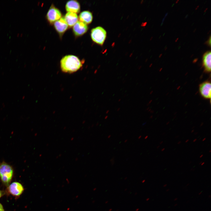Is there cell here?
<instances>
[{"label": "cell", "instance_id": "cell-1", "mask_svg": "<svg viewBox=\"0 0 211 211\" xmlns=\"http://www.w3.org/2000/svg\"><path fill=\"white\" fill-rule=\"evenodd\" d=\"M83 63L75 56L67 55L63 57L60 62L62 71L65 73L71 74L76 72L82 67Z\"/></svg>", "mask_w": 211, "mask_h": 211}, {"label": "cell", "instance_id": "cell-2", "mask_svg": "<svg viewBox=\"0 0 211 211\" xmlns=\"http://www.w3.org/2000/svg\"><path fill=\"white\" fill-rule=\"evenodd\" d=\"M12 168L8 164L2 163L0 164V178L5 185L8 186L11 182L13 175Z\"/></svg>", "mask_w": 211, "mask_h": 211}, {"label": "cell", "instance_id": "cell-3", "mask_svg": "<svg viewBox=\"0 0 211 211\" xmlns=\"http://www.w3.org/2000/svg\"><path fill=\"white\" fill-rule=\"evenodd\" d=\"M106 36V32L102 27L98 26L91 30V36L92 40L95 42L102 45Z\"/></svg>", "mask_w": 211, "mask_h": 211}, {"label": "cell", "instance_id": "cell-4", "mask_svg": "<svg viewBox=\"0 0 211 211\" xmlns=\"http://www.w3.org/2000/svg\"><path fill=\"white\" fill-rule=\"evenodd\" d=\"M211 83L209 81H205L199 85V91L201 96L207 99H211Z\"/></svg>", "mask_w": 211, "mask_h": 211}, {"label": "cell", "instance_id": "cell-5", "mask_svg": "<svg viewBox=\"0 0 211 211\" xmlns=\"http://www.w3.org/2000/svg\"><path fill=\"white\" fill-rule=\"evenodd\" d=\"M61 16V13L59 10L52 5L48 10L47 15V19L50 23L60 19Z\"/></svg>", "mask_w": 211, "mask_h": 211}, {"label": "cell", "instance_id": "cell-6", "mask_svg": "<svg viewBox=\"0 0 211 211\" xmlns=\"http://www.w3.org/2000/svg\"><path fill=\"white\" fill-rule=\"evenodd\" d=\"M8 190L11 195L15 196H19L23 192L24 188L19 183L14 182L9 185Z\"/></svg>", "mask_w": 211, "mask_h": 211}, {"label": "cell", "instance_id": "cell-7", "mask_svg": "<svg viewBox=\"0 0 211 211\" xmlns=\"http://www.w3.org/2000/svg\"><path fill=\"white\" fill-rule=\"evenodd\" d=\"M88 29L87 25L80 21H77L74 25L73 31L75 35L79 36L86 33Z\"/></svg>", "mask_w": 211, "mask_h": 211}, {"label": "cell", "instance_id": "cell-8", "mask_svg": "<svg viewBox=\"0 0 211 211\" xmlns=\"http://www.w3.org/2000/svg\"><path fill=\"white\" fill-rule=\"evenodd\" d=\"M202 65L204 72L206 73L211 72V51H208L203 55L202 59Z\"/></svg>", "mask_w": 211, "mask_h": 211}, {"label": "cell", "instance_id": "cell-9", "mask_svg": "<svg viewBox=\"0 0 211 211\" xmlns=\"http://www.w3.org/2000/svg\"><path fill=\"white\" fill-rule=\"evenodd\" d=\"M54 25L56 30L60 35L64 33L68 27V25L63 17L55 22Z\"/></svg>", "mask_w": 211, "mask_h": 211}, {"label": "cell", "instance_id": "cell-10", "mask_svg": "<svg viewBox=\"0 0 211 211\" xmlns=\"http://www.w3.org/2000/svg\"><path fill=\"white\" fill-rule=\"evenodd\" d=\"M66 9L68 12H72L76 13L80 11V5L77 1L70 0L68 1L66 4Z\"/></svg>", "mask_w": 211, "mask_h": 211}, {"label": "cell", "instance_id": "cell-11", "mask_svg": "<svg viewBox=\"0 0 211 211\" xmlns=\"http://www.w3.org/2000/svg\"><path fill=\"white\" fill-rule=\"evenodd\" d=\"M67 24L72 27L77 22L78 17L77 14L74 13L68 12L65 15L64 18Z\"/></svg>", "mask_w": 211, "mask_h": 211}, {"label": "cell", "instance_id": "cell-12", "mask_svg": "<svg viewBox=\"0 0 211 211\" xmlns=\"http://www.w3.org/2000/svg\"><path fill=\"white\" fill-rule=\"evenodd\" d=\"M80 21L85 23L89 24L92 21L93 16L92 13L87 11H84L80 13L79 16Z\"/></svg>", "mask_w": 211, "mask_h": 211}, {"label": "cell", "instance_id": "cell-13", "mask_svg": "<svg viewBox=\"0 0 211 211\" xmlns=\"http://www.w3.org/2000/svg\"><path fill=\"white\" fill-rule=\"evenodd\" d=\"M4 209L2 205L0 203V211H4Z\"/></svg>", "mask_w": 211, "mask_h": 211}, {"label": "cell", "instance_id": "cell-14", "mask_svg": "<svg viewBox=\"0 0 211 211\" xmlns=\"http://www.w3.org/2000/svg\"><path fill=\"white\" fill-rule=\"evenodd\" d=\"M211 42V39H210V38H209V40H208L207 41V43L209 45H210V44H211V42Z\"/></svg>", "mask_w": 211, "mask_h": 211}, {"label": "cell", "instance_id": "cell-15", "mask_svg": "<svg viewBox=\"0 0 211 211\" xmlns=\"http://www.w3.org/2000/svg\"><path fill=\"white\" fill-rule=\"evenodd\" d=\"M2 192H1V190H0V198L2 196Z\"/></svg>", "mask_w": 211, "mask_h": 211}, {"label": "cell", "instance_id": "cell-16", "mask_svg": "<svg viewBox=\"0 0 211 211\" xmlns=\"http://www.w3.org/2000/svg\"><path fill=\"white\" fill-rule=\"evenodd\" d=\"M181 141H179L178 142L177 144H180L181 143Z\"/></svg>", "mask_w": 211, "mask_h": 211}, {"label": "cell", "instance_id": "cell-17", "mask_svg": "<svg viewBox=\"0 0 211 211\" xmlns=\"http://www.w3.org/2000/svg\"><path fill=\"white\" fill-rule=\"evenodd\" d=\"M197 140V139H196V138H195V139H194V140H193V142H195Z\"/></svg>", "mask_w": 211, "mask_h": 211}, {"label": "cell", "instance_id": "cell-18", "mask_svg": "<svg viewBox=\"0 0 211 211\" xmlns=\"http://www.w3.org/2000/svg\"><path fill=\"white\" fill-rule=\"evenodd\" d=\"M109 112V110H108L106 111V114H108V113Z\"/></svg>", "mask_w": 211, "mask_h": 211}, {"label": "cell", "instance_id": "cell-19", "mask_svg": "<svg viewBox=\"0 0 211 211\" xmlns=\"http://www.w3.org/2000/svg\"><path fill=\"white\" fill-rule=\"evenodd\" d=\"M165 149L164 148H163L161 149V151H163L165 150Z\"/></svg>", "mask_w": 211, "mask_h": 211}, {"label": "cell", "instance_id": "cell-20", "mask_svg": "<svg viewBox=\"0 0 211 211\" xmlns=\"http://www.w3.org/2000/svg\"><path fill=\"white\" fill-rule=\"evenodd\" d=\"M206 139V138H205V137L204 138H203V139L202 141H205V140Z\"/></svg>", "mask_w": 211, "mask_h": 211}, {"label": "cell", "instance_id": "cell-21", "mask_svg": "<svg viewBox=\"0 0 211 211\" xmlns=\"http://www.w3.org/2000/svg\"><path fill=\"white\" fill-rule=\"evenodd\" d=\"M204 164H205V162H202V164H201V165H204Z\"/></svg>", "mask_w": 211, "mask_h": 211}, {"label": "cell", "instance_id": "cell-22", "mask_svg": "<svg viewBox=\"0 0 211 211\" xmlns=\"http://www.w3.org/2000/svg\"><path fill=\"white\" fill-rule=\"evenodd\" d=\"M203 154L201 155L200 156V158H202V157H203Z\"/></svg>", "mask_w": 211, "mask_h": 211}, {"label": "cell", "instance_id": "cell-23", "mask_svg": "<svg viewBox=\"0 0 211 211\" xmlns=\"http://www.w3.org/2000/svg\"><path fill=\"white\" fill-rule=\"evenodd\" d=\"M194 170H195V169H192H192H191L190 171H194Z\"/></svg>", "mask_w": 211, "mask_h": 211}, {"label": "cell", "instance_id": "cell-24", "mask_svg": "<svg viewBox=\"0 0 211 211\" xmlns=\"http://www.w3.org/2000/svg\"><path fill=\"white\" fill-rule=\"evenodd\" d=\"M120 110V108H118L117 109V111H119Z\"/></svg>", "mask_w": 211, "mask_h": 211}, {"label": "cell", "instance_id": "cell-25", "mask_svg": "<svg viewBox=\"0 0 211 211\" xmlns=\"http://www.w3.org/2000/svg\"><path fill=\"white\" fill-rule=\"evenodd\" d=\"M188 141H189V139H188L185 142L186 143V142H188Z\"/></svg>", "mask_w": 211, "mask_h": 211}, {"label": "cell", "instance_id": "cell-26", "mask_svg": "<svg viewBox=\"0 0 211 211\" xmlns=\"http://www.w3.org/2000/svg\"><path fill=\"white\" fill-rule=\"evenodd\" d=\"M194 130L193 129V130H192V131H191V132L193 133L194 132Z\"/></svg>", "mask_w": 211, "mask_h": 211}, {"label": "cell", "instance_id": "cell-27", "mask_svg": "<svg viewBox=\"0 0 211 211\" xmlns=\"http://www.w3.org/2000/svg\"><path fill=\"white\" fill-rule=\"evenodd\" d=\"M198 133V132H195V133L194 135H197Z\"/></svg>", "mask_w": 211, "mask_h": 211}, {"label": "cell", "instance_id": "cell-28", "mask_svg": "<svg viewBox=\"0 0 211 211\" xmlns=\"http://www.w3.org/2000/svg\"><path fill=\"white\" fill-rule=\"evenodd\" d=\"M179 135H177V136H176V137H175V138H177L179 137Z\"/></svg>", "mask_w": 211, "mask_h": 211}, {"label": "cell", "instance_id": "cell-29", "mask_svg": "<svg viewBox=\"0 0 211 211\" xmlns=\"http://www.w3.org/2000/svg\"><path fill=\"white\" fill-rule=\"evenodd\" d=\"M163 141H161V142L160 143V144H162L163 143Z\"/></svg>", "mask_w": 211, "mask_h": 211}, {"label": "cell", "instance_id": "cell-30", "mask_svg": "<svg viewBox=\"0 0 211 211\" xmlns=\"http://www.w3.org/2000/svg\"><path fill=\"white\" fill-rule=\"evenodd\" d=\"M108 117V116H106L105 118V119H106Z\"/></svg>", "mask_w": 211, "mask_h": 211}, {"label": "cell", "instance_id": "cell-31", "mask_svg": "<svg viewBox=\"0 0 211 211\" xmlns=\"http://www.w3.org/2000/svg\"><path fill=\"white\" fill-rule=\"evenodd\" d=\"M166 186H167V184H165L164 185V186H164V187H166Z\"/></svg>", "mask_w": 211, "mask_h": 211}, {"label": "cell", "instance_id": "cell-32", "mask_svg": "<svg viewBox=\"0 0 211 211\" xmlns=\"http://www.w3.org/2000/svg\"><path fill=\"white\" fill-rule=\"evenodd\" d=\"M177 198H175L174 199V201H176V200H177Z\"/></svg>", "mask_w": 211, "mask_h": 211}, {"label": "cell", "instance_id": "cell-33", "mask_svg": "<svg viewBox=\"0 0 211 211\" xmlns=\"http://www.w3.org/2000/svg\"><path fill=\"white\" fill-rule=\"evenodd\" d=\"M148 137V136H147L145 137V139H146Z\"/></svg>", "mask_w": 211, "mask_h": 211}, {"label": "cell", "instance_id": "cell-34", "mask_svg": "<svg viewBox=\"0 0 211 211\" xmlns=\"http://www.w3.org/2000/svg\"><path fill=\"white\" fill-rule=\"evenodd\" d=\"M159 147H160V146H158L157 147V149H158Z\"/></svg>", "mask_w": 211, "mask_h": 211}, {"label": "cell", "instance_id": "cell-35", "mask_svg": "<svg viewBox=\"0 0 211 211\" xmlns=\"http://www.w3.org/2000/svg\"><path fill=\"white\" fill-rule=\"evenodd\" d=\"M202 193V192H200L199 193V195H200Z\"/></svg>", "mask_w": 211, "mask_h": 211}, {"label": "cell", "instance_id": "cell-36", "mask_svg": "<svg viewBox=\"0 0 211 211\" xmlns=\"http://www.w3.org/2000/svg\"><path fill=\"white\" fill-rule=\"evenodd\" d=\"M202 161H201V162L199 164H202Z\"/></svg>", "mask_w": 211, "mask_h": 211}, {"label": "cell", "instance_id": "cell-37", "mask_svg": "<svg viewBox=\"0 0 211 211\" xmlns=\"http://www.w3.org/2000/svg\"><path fill=\"white\" fill-rule=\"evenodd\" d=\"M120 101H121V99H119V100H118V102Z\"/></svg>", "mask_w": 211, "mask_h": 211}, {"label": "cell", "instance_id": "cell-38", "mask_svg": "<svg viewBox=\"0 0 211 211\" xmlns=\"http://www.w3.org/2000/svg\"><path fill=\"white\" fill-rule=\"evenodd\" d=\"M164 134H165V133L164 132V133H163L162 134V135H164Z\"/></svg>", "mask_w": 211, "mask_h": 211}, {"label": "cell", "instance_id": "cell-39", "mask_svg": "<svg viewBox=\"0 0 211 211\" xmlns=\"http://www.w3.org/2000/svg\"><path fill=\"white\" fill-rule=\"evenodd\" d=\"M169 189H168L167 190H166V191H169Z\"/></svg>", "mask_w": 211, "mask_h": 211}, {"label": "cell", "instance_id": "cell-40", "mask_svg": "<svg viewBox=\"0 0 211 211\" xmlns=\"http://www.w3.org/2000/svg\"><path fill=\"white\" fill-rule=\"evenodd\" d=\"M191 162H192L191 161L189 163V164H190Z\"/></svg>", "mask_w": 211, "mask_h": 211}, {"label": "cell", "instance_id": "cell-41", "mask_svg": "<svg viewBox=\"0 0 211 211\" xmlns=\"http://www.w3.org/2000/svg\"><path fill=\"white\" fill-rule=\"evenodd\" d=\"M177 205V204H175V205H174V206H176V205Z\"/></svg>", "mask_w": 211, "mask_h": 211}, {"label": "cell", "instance_id": "cell-42", "mask_svg": "<svg viewBox=\"0 0 211 211\" xmlns=\"http://www.w3.org/2000/svg\"><path fill=\"white\" fill-rule=\"evenodd\" d=\"M211 151V150H210L209 151V152H210Z\"/></svg>", "mask_w": 211, "mask_h": 211}, {"label": "cell", "instance_id": "cell-43", "mask_svg": "<svg viewBox=\"0 0 211 211\" xmlns=\"http://www.w3.org/2000/svg\"><path fill=\"white\" fill-rule=\"evenodd\" d=\"M189 183L188 184H187L186 186H188V185H189Z\"/></svg>", "mask_w": 211, "mask_h": 211}, {"label": "cell", "instance_id": "cell-44", "mask_svg": "<svg viewBox=\"0 0 211 211\" xmlns=\"http://www.w3.org/2000/svg\"><path fill=\"white\" fill-rule=\"evenodd\" d=\"M203 124H201V125L200 126H202V125H203Z\"/></svg>", "mask_w": 211, "mask_h": 211}, {"label": "cell", "instance_id": "cell-45", "mask_svg": "<svg viewBox=\"0 0 211 211\" xmlns=\"http://www.w3.org/2000/svg\"><path fill=\"white\" fill-rule=\"evenodd\" d=\"M210 197H211V195H210V196H209V198H210Z\"/></svg>", "mask_w": 211, "mask_h": 211}, {"label": "cell", "instance_id": "cell-46", "mask_svg": "<svg viewBox=\"0 0 211 211\" xmlns=\"http://www.w3.org/2000/svg\"><path fill=\"white\" fill-rule=\"evenodd\" d=\"M194 127H193L192 128H193H193Z\"/></svg>", "mask_w": 211, "mask_h": 211}]
</instances>
